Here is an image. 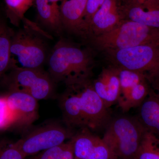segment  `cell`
<instances>
[{
	"instance_id": "cell-24",
	"label": "cell",
	"mask_w": 159,
	"mask_h": 159,
	"mask_svg": "<svg viewBox=\"0 0 159 159\" xmlns=\"http://www.w3.org/2000/svg\"><path fill=\"white\" fill-rule=\"evenodd\" d=\"M85 159H116L108 145L101 138Z\"/></svg>"
},
{
	"instance_id": "cell-25",
	"label": "cell",
	"mask_w": 159,
	"mask_h": 159,
	"mask_svg": "<svg viewBox=\"0 0 159 159\" xmlns=\"http://www.w3.org/2000/svg\"><path fill=\"white\" fill-rule=\"evenodd\" d=\"M0 159H26L15 143L0 144Z\"/></svg>"
},
{
	"instance_id": "cell-11",
	"label": "cell",
	"mask_w": 159,
	"mask_h": 159,
	"mask_svg": "<svg viewBox=\"0 0 159 159\" xmlns=\"http://www.w3.org/2000/svg\"><path fill=\"white\" fill-rule=\"evenodd\" d=\"M95 92L107 108L118 103L120 96V84L116 68L102 70L92 83Z\"/></svg>"
},
{
	"instance_id": "cell-5",
	"label": "cell",
	"mask_w": 159,
	"mask_h": 159,
	"mask_svg": "<svg viewBox=\"0 0 159 159\" xmlns=\"http://www.w3.org/2000/svg\"><path fill=\"white\" fill-rule=\"evenodd\" d=\"M149 27L129 20L111 31L91 37L92 42L105 51L129 48L144 44L149 36Z\"/></svg>"
},
{
	"instance_id": "cell-16",
	"label": "cell",
	"mask_w": 159,
	"mask_h": 159,
	"mask_svg": "<svg viewBox=\"0 0 159 159\" xmlns=\"http://www.w3.org/2000/svg\"><path fill=\"white\" fill-rule=\"evenodd\" d=\"M101 138L95 135L88 129L83 128L70 139L74 159H85Z\"/></svg>"
},
{
	"instance_id": "cell-2",
	"label": "cell",
	"mask_w": 159,
	"mask_h": 159,
	"mask_svg": "<svg viewBox=\"0 0 159 159\" xmlns=\"http://www.w3.org/2000/svg\"><path fill=\"white\" fill-rule=\"evenodd\" d=\"M92 64L88 51L63 39L57 42L48 58L51 78L67 86L89 79Z\"/></svg>"
},
{
	"instance_id": "cell-9",
	"label": "cell",
	"mask_w": 159,
	"mask_h": 159,
	"mask_svg": "<svg viewBox=\"0 0 159 159\" xmlns=\"http://www.w3.org/2000/svg\"><path fill=\"white\" fill-rule=\"evenodd\" d=\"M6 96L8 105L15 117L16 125L26 128L37 119V99L29 94L17 91L11 90Z\"/></svg>"
},
{
	"instance_id": "cell-14",
	"label": "cell",
	"mask_w": 159,
	"mask_h": 159,
	"mask_svg": "<svg viewBox=\"0 0 159 159\" xmlns=\"http://www.w3.org/2000/svg\"><path fill=\"white\" fill-rule=\"evenodd\" d=\"M137 118L148 133L159 135V97L154 92L150 91L139 107Z\"/></svg>"
},
{
	"instance_id": "cell-8",
	"label": "cell",
	"mask_w": 159,
	"mask_h": 159,
	"mask_svg": "<svg viewBox=\"0 0 159 159\" xmlns=\"http://www.w3.org/2000/svg\"><path fill=\"white\" fill-rule=\"evenodd\" d=\"M107 52L111 57L114 66L144 76V72L149 69L154 57L153 49L146 44Z\"/></svg>"
},
{
	"instance_id": "cell-29",
	"label": "cell",
	"mask_w": 159,
	"mask_h": 159,
	"mask_svg": "<svg viewBox=\"0 0 159 159\" xmlns=\"http://www.w3.org/2000/svg\"></svg>"
},
{
	"instance_id": "cell-15",
	"label": "cell",
	"mask_w": 159,
	"mask_h": 159,
	"mask_svg": "<svg viewBox=\"0 0 159 159\" xmlns=\"http://www.w3.org/2000/svg\"><path fill=\"white\" fill-rule=\"evenodd\" d=\"M38 18L44 25L56 33H60L64 29L60 9L48 0H34Z\"/></svg>"
},
{
	"instance_id": "cell-21",
	"label": "cell",
	"mask_w": 159,
	"mask_h": 159,
	"mask_svg": "<svg viewBox=\"0 0 159 159\" xmlns=\"http://www.w3.org/2000/svg\"><path fill=\"white\" fill-rule=\"evenodd\" d=\"M116 68L118 71L121 89L119 98L125 97L135 86L145 80V76L139 73Z\"/></svg>"
},
{
	"instance_id": "cell-19",
	"label": "cell",
	"mask_w": 159,
	"mask_h": 159,
	"mask_svg": "<svg viewBox=\"0 0 159 159\" xmlns=\"http://www.w3.org/2000/svg\"><path fill=\"white\" fill-rule=\"evenodd\" d=\"M6 5V13L10 22L18 26L22 20H25V15L34 4V0H4Z\"/></svg>"
},
{
	"instance_id": "cell-1",
	"label": "cell",
	"mask_w": 159,
	"mask_h": 159,
	"mask_svg": "<svg viewBox=\"0 0 159 159\" xmlns=\"http://www.w3.org/2000/svg\"><path fill=\"white\" fill-rule=\"evenodd\" d=\"M67 86L61 100L67 124L93 130L106 128L111 118L93 83L88 79Z\"/></svg>"
},
{
	"instance_id": "cell-13",
	"label": "cell",
	"mask_w": 159,
	"mask_h": 159,
	"mask_svg": "<svg viewBox=\"0 0 159 159\" xmlns=\"http://www.w3.org/2000/svg\"><path fill=\"white\" fill-rule=\"evenodd\" d=\"M87 0H62L60 14L64 28L84 35V17Z\"/></svg>"
},
{
	"instance_id": "cell-20",
	"label": "cell",
	"mask_w": 159,
	"mask_h": 159,
	"mask_svg": "<svg viewBox=\"0 0 159 159\" xmlns=\"http://www.w3.org/2000/svg\"><path fill=\"white\" fill-rule=\"evenodd\" d=\"M34 155L29 159H74L70 140Z\"/></svg>"
},
{
	"instance_id": "cell-17",
	"label": "cell",
	"mask_w": 159,
	"mask_h": 159,
	"mask_svg": "<svg viewBox=\"0 0 159 159\" xmlns=\"http://www.w3.org/2000/svg\"><path fill=\"white\" fill-rule=\"evenodd\" d=\"M13 34L6 25L0 21V77L12 69L10 48Z\"/></svg>"
},
{
	"instance_id": "cell-10",
	"label": "cell",
	"mask_w": 159,
	"mask_h": 159,
	"mask_svg": "<svg viewBox=\"0 0 159 159\" xmlns=\"http://www.w3.org/2000/svg\"><path fill=\"white\" fill-rule=\"evenodd\" d=\"M119 6V0H105L91 19L87 36L93 37L119 25L123 20Z\"/></svg>"
},
{
	"instance_id": "cell-28",
	"label": "cell",
	"mask_w": 159,
	"mask_h": 159,
	"mask_svg": "<svg viewBox=\"0 0 159 159\" xmlns=\"http://www.w3.org/2000/svg\"><path fill=\"white\" fill-rule=\"evenodd\" d=\"M157 92H154V93H155L157 96L159 97V85H158V86L157 87Z\"/></svg>"
},
{
	"instance_id": "cell-3",
	"label": "cell",
	"mask_w": 159,
	"mask_h": 159,
	"mask_svg": "<svg viewBox=\"0 0 159 159\" xmlns=\"http://www.w3.org/2000/svg\"><path fill=\"white\" fill-rule=\"evenodd\" d=\"M102 139L116 159H133L148 132L137 117L111 119Z\"/></svg>"
},
{
	"instance_id": "cell-4",
	"label": "cell",
	"mask_w": 159,
	"mask_h": 159,
	"mask_svg": "<svg viewBox=\"0 0 159 159\" xmlns=\"http://www.w3.org/2000/svg\"><path fill=\"white\" fill-rule=\"evenodd\" d=\"M25 22L28 25L13 34L11 39L12 69L41 68L47 57L45 43L37 29L30 26V21Z\"/></svg>"
},
{
	"instance_id": "cell-23",
	"label": "cell",
	"mask_w": 159,
	"mask_h": 159,
	"mask_svg": "<svg viewBox=\"0 0 159 159\" xmlns=\"http://www.w3.org/2000/svg\"><path fill=\"white\" fill-rule=\"evenodd\" d=\"M16 124L15 117L8 105L6 96H0V130H5Z\"/></svg>"
},
{
	"instance_id": "cell-12",
	"label": "cell",
	"mask_w": 159,
	"mask_h": 159,
	"mask_svg": "<svg viewBox=\"0 0 159 159\" xmlns=\"http://www.w3.org/2000/svg\"><path fill=\"white\" fill-rule=\"evenodd\" d=\"M119 11L123 20L135 22L148 27L159 28V9L146 10L142 4L134 0H123Z\"/></svg>"
},
{
	"instance_id": "cell-18",
	"label": "cell",
	"mask_w": 159,
	"mask_h": 159,
	"mask_svg": "<svg viewBox=\"0 0 159 159\" xmlns=\"http://www.w3.org/2000/svg\"><path fill=\"white\" fill-rule=\"evenodd\" d=\"M145 80L138 84L123 98H119L117 104L123 112L131 109L139 107L149 93Z\"/></svg>"
},
{
	"instance_id": "cell-26",
	"label": "cell",
	"mask_w": 159,
	"mask_h": 159,
	"mask_svg": "<svg viewBox=\"0 0 159 159\" xmlns=\"http://www.w3.org/2000/svg\"><path fill=\"white\" fill-rule=\"evenodd\" d=\"M105 0H87L84 17V35L86 36L91 19Z\"/></svg>"
},
{
	"instance_id": "cell-6",
	"label": "cell",
	"mask_w": 159,
	"mask_h": 159,
	"mask_svg": "<svg viewBox=\"0 0 159 159\" xmlns=\"http://www.w3.org/2000/svg\"><path fill=\"white\" fill-rule=\"evenodd\" d=\"M73 135L70 130L61 125L48 124L32 130L15 143L26 158L62 144Z\"/></svg>"
},
{
	"instance_id": "cell-22",
	"label": "cell",
	"mask_w": 159,
	"mask_h": 159,
	"mask_svg": "<svg viewBox=\"0 0 159 159\" xmlns=\"http://www.w3.org/2000/svg\"><path fill=\"white\" fill-rule=\"evenodd\" d=\"M154 135L148 133L133 159H159V148Z\"/></svg>"
},
{
	"instance_id": "cell-7",
	"label": "cell",
	"mask_w": 159,
	"mask_h": 159,
	"mask_svg": "<svg viewBox=\"0 0 159 159\" xmlns=\"http://www.w3.org/2000/svg\"><path fill=\"white\" fill-rule=\"evenodd\" d=\"M11 90L20 91L42 100L48 98L53 89V80L39 69H12L10 79Z\"/></svg>"
},
{
	"instance_id": "cell-27",
	"label": "cell",
	"mask_w": 159,
	"mask_h": 159,
	"mask_svg": "<svg viewBox=\"0 0 159 159\" xmlns=\"http://www.w3.org/2000/svg\"><path fill=\"white\" fill-rule=\"evenodd\" d=\"M49 2L54 7L60 9V6L62 0H48Z\"/></svg>"
}]
</instances>
